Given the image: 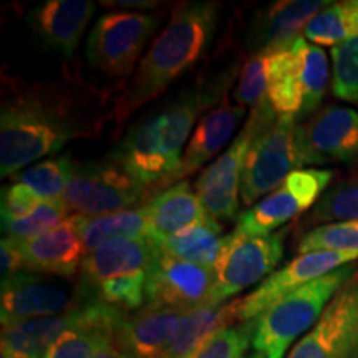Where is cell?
Returning <instances> with one entry per match:
<instances>
[{
    "label": "cell",
    "instance_id": "6da1fadb",
    "mask_svg": "<svg viewBox=\"0 0 358 358\" xmlns=\"http://www.w3.org/2000/svg\"><path fill=\"white\" fill-rule=\"evenodd\" d=\"M217 20V2H186L174 8L168 25L143 55L120 96L116 106L120 118H127L153 101L198 64L213 42Z\"/></svg>",
    "mask_w": 358,
    "mask_h": 358
},
{
    "label": "cell",
    "instance_id": "7a4b0ae2",
    "mask_svg": "<svg viewBox=\"0 0 358 358\" xmlns=\"http://www.w3.org/2000/svg\"><path fill=\"white\" fill-rule=\"evenodd\" d=\"M85 134L73 115L60 103L38 95L3 101L0 115V174L12 178L30 163L58 153L66 143Z\"/></svg>",
    "mask_w": 358,
    "mask_h": 358
},
{
    "label": "cell",
    "instance_id": "3957f363",
    "mask_svg": "<svg viewBox=\"0 0 358 358\" xmlns=\"http://www.w3.org/2000/svg\"><path fill=\"white\" fill-rule=\"evenodd\" d=\"M159 244L151 237L116 239L83 259L80 284L87 301L101 302L123 313L146 302V279Z\"/></svg>",
    "mask_w": 358,
    "mask_h": 358
},
{
    "label": "cell",
    "instance_id": "277c9868",
    "mask_svg": "<svg viewBox=\"0 0 358 358\" xmlns=\"http://www.w3.org/2000/svg\"><path fill=\"white\" fill-rule=\"evenodd\" d=\"M250 115L257 127L241 178V199L249 208L277 189L290 173L308 166L297 118L277 116L267 100Z\"/></svg>",
    "mask_w": 358,
    "mask_h": 358
},
{
    "label": "cell",
    "instance_id": "5b68a950",
    "mask_svg": "<svg viewBox=\"0 0 358 358\" xmlns=\"http://www.w3.org/2000/svg\"><path fill=\"white\" fill-rule=\"evenodd\" d=\"M358 264L335 268L320 279L295 289L254 319L252 347L264 358H285L357 272Z\"/></svg>",
    "mask_w": 358,
    "mask_h": 358
},
{
    "label": "cell",
    "instance_id": "8992f818",
    "mask_svg": "<svg viewBox=\"0 0 358 358\" xmlns=\"http://www.w3.org/2000/svg\"><path fill=\"white\" fill-rule=\"evenodd\" d=\"M159 22V15L148 13H105L90 30L87 40L88 64L106 77H129L140 65L138 60L155 35Z\"/></svg>",
    "mask_w": 358,
    "mask_h": 358
},
{
    "label": "cell",
    "instance_id": "52a82bcc",
    "mask_svg": "<svg viewBox=\"0 0 358 358\" xmlns=\"http://www.w3.org/2000/svg\"><path fill=\"white\" fill-rule=\"evenodd\" d=\"M150 189L124 171L113 159L78 163L62 196L66 209L82 216H103L145 204Z\"/></svg>",
    "mask_w": 358,
    "mask_h": 358
},
{
    "label": "cell",
    "instance_id": "ba28073f",
    "mask_svg": "<svg viewBox=\"0 0 358 358\" xmlns=\"http://www.w3.org/2000/svg\"><path fill=\"white\" fill-rule=\"evenodd\" d=\"M284 231L267 236H226V244L214 266L209 303H226L250 285L272 274L284 257Z\"/></svg>",
    "mask_w": 358,
    "mask_h": 358
},
{
    "label": "cell",
    "instance_id": "9c48e42d",
    "mask_svg": "<svg viewBox=\"0 0 358 358\" xmlns=\"http://www.w3.org/2000/svg\"><path fill=\"white\" fill-rule=\"evenodd\" d=\"M334 178L332 169L303 168L290 173L282 185L241 213L236 234L267 236L313 208Z\"/></svg>",
    "mask_w": 358,
    "mask_h": 358
},
{
    "label": "cell",
    "instance_id": "30bf717a",
    "mask_svg": "<svg viewBox=\"0 0 358 358\" xmlns=\"http://www.w3.org/2000/svg\"><path fill=\"white\" fill-rule=\"evenodd\" d=\"M285 358H358V267Z\"/></svg>",
    "mask_w": 358,
    "mask_h": 358
},
{
    "label": "cell",
    "instance_id": "8fae6325",
    "mask_svg": "<svg viewBox=\"0 0 358 358\" xmlns=\"http://www.w3.org/2000/svg\"><path fill=\"white\" fill-rule=\"evenodd\" d=\"M214 268L181 261L158 248L146 279L145 306L189 312L209 303Z\"/></svg>",
    "mask_w": 358,
    "mask_h": 358
},
{
    "label": "cell",
    "instance_id": "7c38bea8",
    "mask_svg": "<svg viewBox=\"0 0 358 358\" xmlns=\"http://www.w3.org/2000/svg\"><path fill=\"white\" fill-rule=\"evenodd\" d=\"M256 127V118L249 115L248 123L227 146V150L196 179V194L204 211L214 221H236L241 216V178Z\"/></svg>",
    "mask_w": 358,
    "mask_h": 358
},
{
    "label": "cell",
    "instance_id": "4fadbf2b",
    "mask_svg": "<svg viewBox=\"0 0 358 358\" xmlns=\"http://www.w3.org/2000/svg\"><path fill=\"white\" fill-rule=\"evenodd\" d=\"M85 302L90 301L85 299L80 287L70 289L35 272H20L2 280L0 319L2 324H12L62 315Z\"/></svg>",
    "mask_w": 358,
    "mask_h": 358
},
{
    "label": "cell",
    "instance_id": "5bb4252c",
    "mask_svg": "<svg viewBox=\"0 0 358 358\" xmlns=\"http://www.w3.org/2000/svg\"><path fill=\"white\" fill-rule=\"evenodd\" d=\"M357 259L358 252L352 250H317V252L301 254L287 266L272 272L259 284L257 289L241 299L239 320H254L272 303L294 292L295 289L330 274L335 268L353 264Z\"/></svg>",
    "mask_w": 358,
    "mask_h": 358
},
{
    "label": "cell",
    "instance_id": "9a60e30c",
    "mask_svg": "<svg viewBox=\"0 0 358 358\" xmlns=\"http://www.w3.org/2000/svg\"><path fill=\"white\" fill-rule=\"evenodd\" d=\"M124 315L101 302H85L62 315L2 324V348L17 358H43L62 335L77 327Z\"/></svg>",
    "mask_w": 358,
    "mask_h": 358
},
{
    "label": "cell",
    "instance_id": "2e32d148",
    "mask_svg": "<svg viewBox=\"0 0 358 358\" xmlns=\"http://www.w3.org/2000/svg\"><path fill=\"white\" fill-rule=\"evenodd\" d=\"M308 166L358 161V111L345 106H327L301 124Z\"/></svg>",
    "mask_w": 358,
    "mask_h": 358
},
{
    "label": "cell",
    "instance_id": "e0dca14e",
    "mask_svg": "<svg viewBox=\"0 0 358 358\" xmlns=\"http://www.w3.org/2000/svg\"><path fill=\"white\" fill-rule=\"evenodd\" d=\"M244 116L245 108L229 103L227 98H224L221 105H217L216 108L201 116L189 141H187L178 168L169 176L164 178L155 187L153 192L164 191L166 187L181 182V179L198 171L206 161L221 153L222 148L231 141L232 134L244 120Z\"/></svg>",
    "mask_w": 358,
    "mask_h": 358
},
{
    "label": "cell",
    "instance_id": "ac0fdd59",
    "mask_svg": "<svg viewBox=\"0 0 358 358\" xmlns=\"http://www.w3.org/2000/svg\"><path fill=\"white\" fill-rule=\"evenodd\" d=\"M327 6L330 2L324 0H287L268 6L250 25L245 40L249 53L274 52L292 45L308 22Z\"/></svg>",
    "mask_w": 358,
    "mask_h": 358
},
{
    "label": "cell",
    "instance_id": "d6986e66",
    "mask_svg": "<svg viewBox=\"0 0 358 358\" xmlns=\"http://www.w3.org/2000/svg\"><path fill=\"white\" fill-rule=\"evenodd\" d=\"M108 158L118 163L140 185L155 189L171 174L163 151L161 115L150 116L129 129Z\"/></svg>",
    "mask_w": 358,
    "mask_h": 358
},
{
    "label": "cell",
    "instance_id": "ffe728a7",
    "mask_svg": "<svg viewBox=\"0 0 358 358\" xmlns=\"http://www.w3.org/2000/svg\"><path fill=\"white\" fill-rule=\"evenodd\" d=\"M95 10L90 0H47L32 12L30 25L45 47L71 58Z\"/></svg>",
    "mask_w": 358,
    "mask_h": 358
},
{
    "label": "cell",
    "instance_id": "44dd1931",
    "mask_svg": "<svg viewBox=\"0 0 358 358\" xmlns=\"http://www.w3.org/2000/svg\"><path fill=\"white\" fill-rule=\"evenodd\" d=\"M186 312L143 306L127 313L116 327L113 345L138 358H156L176 334Z\"/></svg>",
    "mask_w": 358,
    "mask_h": 358
},
{
    "label": "cell",
    "instance_id": "7402d4cb",
    "mask_svg": "<svg viewBox=\"0 0 358 358\" xmlns=\"http://www.w3.org/2000/svg\"><path fill=\"white\" fill-rule=\"evenodd\" d=\"M20 243V241H19ZM27 272L73 279L87 256L71 217L47 234L20 243Z\"/></svg>",
    "mask_w": 358,
    "mask_h": 358
},
{
    "label": "cell",
    "instance_id": "603a6c76",
    "mask_svg": "<svg viewBox=\"0 0 358 358\" xmlns=\"http://www.w3.org/2000/svg\"><path fill=\"white\" fill-rule=\"evenodd\" d=\"M307 40L299 37L289 47L271 52L268 57L267 101L277 116L299 118L303 103L302 69Z\"/></svg>",
    "mask_w": 358,
    "mask_h": 358
},
{
    "label": "cell",
    "instance_id": "cb8c5ba5",
    "mask_svg": "<svg viewBox=\"0 0 358 358\" xmlns=\"http://www.w3.org/2000/svg\"><path fill=\"white\" fill-rule=\"evenodd\" d=\"M143 206L151 226V237L156 243L209 219L189 181L176 182L156 192Z\"/></svg>",
    "mask_w": 358,
    "mask_h": 358
},
{
    "label": "cell",
    "instance_id": "d4e9b609",
    "mask_svg": "<svg viewBox=\"0 0 358 358\" xmlns=\"http://www.w3.org/2000/svg\"><path fill=\"white\" fill-rule=\"evenodd\" d=\"M241 299L226 303H206L185 313L176 334L156 358H186L211 335L239 320Z\"/></svg>",
    "mask_w": 358,
    "mask_h": 358
},
{
    "label": "cell",
    "instance_id": "484cf974",
    "mask_svg": "<svg viewBox=\"0 0 358 358\" xmlns=\"http://www.w3.org/2000/svg\"><path fill=\"white\" fill-rule=\"evenodd\" d=\"M70 217L87 254L116 239L151 237V226L145 206L122 213L103 214V216L73 214Z\"/></svg>",
    "mask_w": 358,
    "mask_h": 358
},
{
    "label": "cell",
    "instance_id": "4316f807",
    "mask_svg": "<svg viewBox=\"0 0 358 358\" xmlns=\"http://www.w3.org/2000/svg\"><path fill=\"white\" fill-rule=\"evenodd\" d=\"M221 231V224L209 217L185 231L164 237L158 244L169 256L214 268L226 244V236L222 237Z\"/></svg>",
    "mask_w": 358,
    "mask_h": 358
},
{
    "label": "cell",
    "instance_id": "83f0119b",
    "mask_svg": "<svg viewBox=\"0 0 358 358\" xmlns=\"http://www.w3.org/2000/svg\"><path fill=\"white\" fill-rule=\"evenodd\" d=\"M303 37L313 45L332 48L358 37V0L330 2L308 22Z\"/></svg>",
    "mask_w": 358,
    "mask_h": 358
},
{
    "label": "cell",
    "instance_id": "f1b7e54d",
    "mask_svg": "<svg viewBox=\"0 0 358 358\" xmlns=\"http://www.w3.org/2000/svg\"><path fill=\"white\" fill-rule=\"evenodd\" d=\"M124 315L70 330L53 343L43 358H93L101 348L113 345L116 327Z\"/></svg>",
    "mask_w": 358,
    "mask_h": 358
},
{
    "label": "cell",
    "instance_id": "f546056e",
    "mask_svg": "<svg viewBox=\"0 0 358 358\" xmlns=\"http://www.w3.org/2000/svg\"><path fill=\"white\" fill-rule=\"evenodd\" d=\"M78 163L71 159L69 155L53 156L34 166L22 169L15 176H12V182H22L32 187L40 199H62L66 186L70 185L71 178L77 171Z\"/></svg>",
    "mask_w": 358,
    "mask_h": 358
},
{
    "label": "cell",
    "instance_id": "4dcf8cb0",
    "mask_svg": "<svg viewBox=\"0 0 358 358\" xmlns=\"http://www.w3.org/2000/svg\"><path fill=\"white\" fill-rule=\"evenodd\" d=\"M358 219V176L335 182L317 201L306 219L307 226L357 221Z\"/></svg>",
    "mask_w": 358,
    "mask_h": 358
},
{
    "label": "cell",
    "instance_id": "1f68e13d",
    "mask_svg": "<svg viewBox=\"0 0 358 358\" xmlns=\"http://www.w3.org/2000/svg\"><path fill=\"white\" fill-rule=\"evenodd\" d=\"M70 217V211L66 209L62 199H42L27 217L17 221H2V231L6 237L13 241H30L40 237L55 227L64 224Z\"/></svg>",
    "mask_w": 358,
    "mask_h": 358
},
{
    "label": "cell",
    "instance_id": "d6a6232c",
    "mask_svg": "<svg viewBox=\"0 0 358 358\" xmlns=\"http://www.w3.org/2000/svg\"><path fill=\"white\" fill-rule=\"evenodd\" d=\"M329 78V58H327L325 52L320 47H317V45H307L302 69L303 103L297 122L315 113L322 100H324Z\"/></svg>",
    "mask_w": 358,
    "mask_h": 358
},
{
    "label": "cell",
    "instance_id": "836d02e7",
    "mask_svg": "<svg viewBox=\"0 0 358 358\" xmlns=\"http://www.w3.org/2000/svg\"><path fill=\"white\" fill-rule=\"evenodd\" d=\"M317 250H352L358 252V219L357 221L322 224L303 234L299 243V252Z\"/></svg>",
    "mask_w": 358,
    "mask_h": 358
},
{
    "label": "cell",
    "instance_id": "e575fe53",
    "mask_svg": "<svg viewBox=\"0 0 358 358\" xmlns=\"http://www.w3.org/2000/svg\"><path fill=\"white\" fill-rule=\"evenodd\" d=\"M254 322L231 325L214 334L186 358H244L249 345H252Z\"/></svg>",
    "mask_w": 358,
    "mask_h": 358
},
{
    "label": "cell",
    "instance_id": "d590c367",
    "mask_svg": "<svg viewBox=\"0 0 358 358\" xmlns=\"http://www.w3.org/2000/svg\"><path fill=\"white\" fill-rule=\"evenodd\" d=\"M268 57L271 52H259L250 55L239 71V82L234 90L236 105L256 108L267 100L268 87Z\"/></svg>",
    "mask_w": 358,
    "mask_h": 358
},
{
    "label": "cell",
    "instance_id": "8d00e7d4",
    "mask_svg": "<svg viewBox=\"0 0 358 358\" xmlns=\"http://www.w3.org/2000/svg\"><path fill=\"white\" fill-rule=\"evenodd\" d=\"M334 65L332 88L335 96L358 106V37L330 50Z\"/></svg>",
    "mask_w": 358,
    "mask_h": 358
},
{
    "label": "cell",
    "instance_id": "74e56055",
    "mask_svg": "<svg viewBox=\"0 0 358 358\" xmlns=\"http://www.w3.org/2000/svg\"><path fill=\"white\" fill-rule=\"evenodd\" d=\"M40 199L32 187L22 182H10L2 187V221H17V219L27 217L40 204Z\"/></svg>",
    "mask_w": 358,
    "mask_h": 358
},
{
    "label": "cell",
    "instance_id": "f35d334b",
    "mask_svg": "<svg viewBox=\"0 0 358 358\" xmlns=\"http://www.w3.org/2000/svg\"><path fill=\"white\" fill-rule=\"evenodd\" d=\"M20 272H27L25 257L24 252H22L20 243L3 237L2 243H0V274H2V280L10 279V277L20 274Z\"/></svg>",
    "mask_w": 358,
    "mask_h": 358
},
{
    "label": "cell",
    "instance_id": "ab89813d",
    "mask_svg": "<svg viewBox=\"0 0 358 358\" xmlns=\"http://www.w3.org/2000/svg\"><path fill=\"white\" fill-rule=\"evenodd\" d=\"M101 6L123 7V8H156L159 2H151V0H140V2H129V0H118V2H101Z\"/></svg>",
    "mask_w": 358,
    "mask_h": 358
},
{
    "label": "cell",
    "instance_id": "60d3db41",
    "mask_svg": "<svg viewBox=\"0 0 358 358\" xmlns=\"http://www.w3.org/2000/svg\"><path fill=\"white\" fill-rule=\"evenodd\" d=\"M93 358H138V357L129 355V353H127L124 350H122V348H118L115 345H108V347L101 348V350L98 352Z\"/></svg>",
    "mask_w": 358,
    "mask_h": 358
},
{
    "label": "cell",
    "instance_id": "b9f144b4",
    "mask_svg": "<svg viewBox=\"0 0 358 358\" xmlns=\"http://www.w3.org/2000/svg\"><path fill=\"white\" fill-rule=\"evenodd\" d=\"M0 358H17V357L12 355L10 352H7L6 348H2V353H0Z\"/></svg>",
    "mask_w": 358,
    "mask_h": 358
},
{
    "label": "cell",
    "instance_id": "7bdbcfd3",
    "mask_svg": "<svg viewBox=\"0 0 358 358\" xmlns=\"http://www.w3.org/2000/svg\"><path fill=\"white\" fill-rule=\"evenodd\" d=\"M244 358H264L262 355H261V353H252V355H249V357H244Z\"/></svg>",
    "mask_w": 358,
    "mask_h": 358
}]
</instances>
